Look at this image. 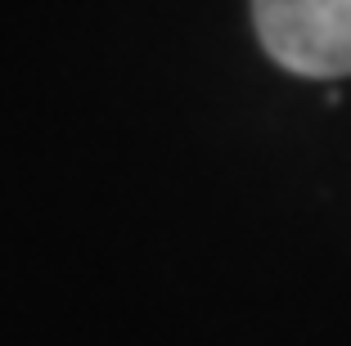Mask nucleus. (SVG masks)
<instances>
[{
    "mask_svg": "<svg viewBox=\"0 0 351 346\" xmlns=\"http://www.w3.org/2000/svg\"><path fill=\"white\" fill-rule=\"evenodd\" d=\"M252 27L293 77H351V0H252Z\"/></svg>",
    "mask_w": 351,
    "mask_h": 346,
    "instance_id": "obj_1",
    "label": "nucleus"
}]
</instances>
